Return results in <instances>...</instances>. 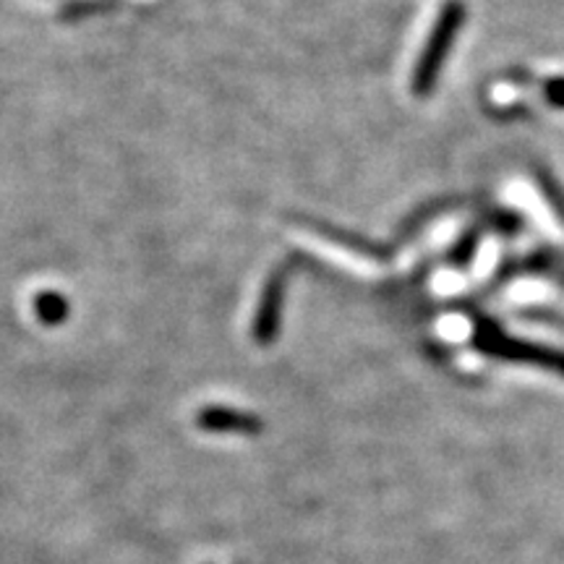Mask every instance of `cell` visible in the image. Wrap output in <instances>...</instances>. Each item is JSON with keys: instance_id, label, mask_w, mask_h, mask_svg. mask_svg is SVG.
I'll use <instances>...</instances> for the list:
<instances>
[{"instance_id": "cell-1", "label": "cell", "mask_w": 564, "mask_h": 564, "mask_svg": "<svg viewBox=\"0 0 564 564\" xmlns=\"http://www.w3.org/2000/svg\"><path fill=\"white\" fill-rule=\"evenodd\" d=\"M465 3L463 0H447L440 17H436L434 30L429 32L426 47H423L419 63L413 68V79H411V89L415 97H426L432 95L436 82H440L444 61H447L449 51H453V42L457 37V32L463 30L465 24Z\"/></svg>"}, {"instance_id": "cell-2", "label": "cell", "mask_w": 564, "mask_h": 564, "mask_svg": "<svg viewBox=\"0 0 564 564\" xmlns=\"http://www.w3.org/2000/svg\"><path fill=\"white\" fill-rule=\"evenodd\" d=\"M474 345L489 358L539 366V369H549L564 377V350L546 348V345H535L525 340H514V337L507 335L505 329H499L497 324L489 319L476 322Z\"/></svg>"}, {"instance_id": "cell-3", "label": "cell", "mask_w": 564, "mask_h": 564, "mask_svg": "<svg viewBox=\"0 0 564 564\" xmlns=\"http://www.w3.org/2000/svg\"><path fill=\"white\" fill-rule=\"evenodd\" d=\"M285 270H278L267 280L262 301H259V314L253 322V337L259 345L274 343L280 329V316H282V299H285Z\"/></svg>"}, {"instance_id": "cell-4", "label": "cell", "mask_w": 564, "mask_h": 564, "mask_svg": "<svg viewBox=\"0 0 564 564\" xmlns=\"http://www.w3.org/2000/svg\"><path fill=\"white\" fill-rule=\"evenodd\" d=\"M199 426L212 429V432H243V434H257L262 429V421L257 415L228 411V408H209L202 411Z\"/></svg>"}, {"instance_id": "cell-5", "label": "cell", "mask_w": 564, "mask_h": 564, "mask_svg": "<svg viewBox=\"0 0 564 564\" xmlns=\"http://www.w3.org/2000/svg\"><path fill=\"white\" fill-rule=\"evenodd\" d=\"M319 232L322 236L333 238V241L348 246V249H356L358 253H366V257L371 259H390V251L382 249V246L371 243L369 238H361V236H352V232H345L340 228H327V225H319Z\"/></svg>"}, {"instance_id": "cell-6", "label": "cell", "mask_w": 564, "mask_h": 564, "mask_svg": "<svg viewBox=\"0 0 564 564\" xmlns=\"http://www.w3.org/2000/svg\"><path fill=\"white\" fill-rule=\"evenodd\" d=\"M481 236H484V230L478 228V225H470V228L465 230L460 238H457L453 249H449L447 262L453 267H460V270H463V267H468L470 262H474L478 243H481Z\"/></svg>"}, {"instance_id": "cell-7", "label": "cell", "mask_w": 564, "mask_h": 564, "mask_svg": "<svg viewBox=\"0 0 564 564\" xmlns=\"http://www.w3.org/2000/svg\"><path fill=\"white\" fill-rule=\"evenodd\" d=\"M533 175H535V183H539L541 194H544V199L549 202V207H552L554 215L564 223V188L554 181V175L541 171V167H535Z\"/></svg>"}, {"instance_id": "cell-8", "label": "cell", "mask_w": 564, "mask_h": 564, "mask_svg": "<svg viewBox=\"0 0 564 564\" xmlns=\"http://www.w3.org/2000/svg\"><path fill=\"white\" fill-rule=\"evenodd\" d=\"M489 225L497 232H502L507 238H514L523 230V217L512 209H494L489 215Z\"/></svg>"}, {"instance_id": "cell-9", "label": "cell", "mask_w": 564, "mask_h": 564, "mask_svg": "<svg viewBox=\"0 0 564 564\" xmlns=\"http://www.w3.org/2000/svg\"><path fill=\"white\" fill-rule=\"evenodd\" d=\"M541 91H544L546 102L552 105V108L564 110V76H552V79H546Z\"/></svg>"}, {"instance_id": "cell-10", "label": "cell", "mask_w": 564, "mask_h": 564, "mask_svg": "<svg viewBox=\"0 0 564 564\" xmlns=\"http://www.w3.org/2000/svg\"><path fill=\"white\" fill-rule=\"evenodd\" d=\"M560 282H562V285H564V274H560Z\"/></svg>"}]
</instances>
